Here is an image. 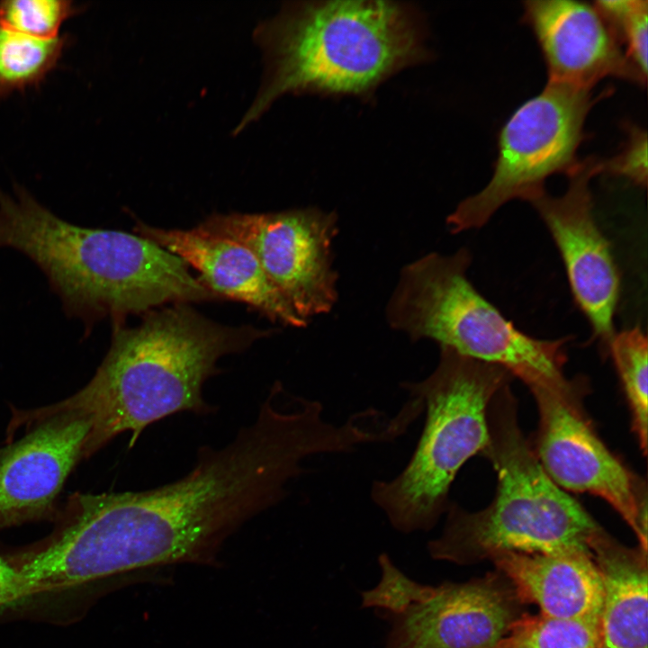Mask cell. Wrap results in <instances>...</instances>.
<instances>
[{
    "label": "cell",
    "mask_w": 648,
    "mask_h": 648,
    "mask_svg": "<svg viewBox=\"0 0 648 648\" xmlns=\"http://www.w3.org/2000/svg\"><path fill=\"white\" fill-rule=\"evenodd\" d=\"M599 96L592 90L549 83L521 104L498 135L493 173L486 186L446 218L452 233L479 229L509 201L531 202L552 175L575 167L586 118Z\"/></svg>",
    "instance_id": "7"
},
{
    "label": "cell",
    "mask_w": 648,
    "mask_h": 648,
    "mask_svg": "<svg viewBox=\"0 0 648 648\" xmlns=\"http://www.w3.org/2000/svg\"><path fill=\"white\" fill-rule=\"evenodd\" d=\"M523 20L539 45L549 83L592 90L601 79L616 77L645 85L647 77L630 62L595 4L572 0L526 1Z\"/></svg>",
    "instance_id": "13"
},
{
    "label": "cell",
    "mask_w": 648,
    "mask_h": 648,
    "mask_svg": "<svg viewBox=\"0 0 648 648\" xmlns=\"http://www.w3.org/2000/svg\"><path fill=\"white\" fill-rule=\"evenodd\" d=\"M602 173L601 159L579 160L561 196L543 193L530 203L546 225L563 261L575 302L588 319L601 353L608 356L620 293L610 244L593 212L590 183Z\"/></svg>",
    "instance_id": "11"
},
{
    "label": "cell",
    "mask_w": 648,
    "mask_h": 648,
    "mask_svg": "<svg viewBox=\"0 0 648 648\" xmlns=\"http://www.w3.org/2000/svg\"><path fill=\"white\" fill-rule=\"evenodd\" d=\"M67 37L39 39L0 24V96L38 86L55 68Z\"/></svg>",
    "instance_id": "17"
},
{
    "label": "cell",
    "mask_w": 648,
    "mask_h": 648,
    "mask_svg": "<svg viewBox=\"0 0 648 648\" xmlns=\"http://www.w3.org/2000/svg\"><path fill=\"white\" fill-rule=\"evenodd\" d=\"M616 369L631 413L632 430L643 452L647 453V356L646 335L638 327L616 333L608 356Z\"/></svg>",
    "instance_id": "18"
},
{
    "label": "cell",
    "mask_w": 648,
    "mask_h": 648,
    "mask_svg": "<svg viewBox=\"0 0 648 648\" xmlns=\"http://www.w3.org/2000/svg\"><path fill=\"white\" fill-rule=\"evenodd\" d=\"M23 590L22 580L14 566L0 555V609L22 604Z\"/></svg>",
    "instance_id": "23"
},
{
    "label": "cell",
    "mask_w": 648,
    "mask_h": 648,
    "mask_svg": "<svg viewBox=\"0 0 648 648\" xmlns=\"http://www.w3.org/2000/svg\"><path fill=\"white\" fill-rule=\"evenodd\" d=\"M462 248L429 253L402 267L386 306L389 326L412 341L428 338L464 356L498 365L530 391L572 393L588 383L564 373L570 337L540 339L514 324L471 284Z\"/></svg>",
    "instance_id": "5"
},
{
    "label": "cell",
    "mask_w": 648,
    "mask_h": 648,
    "mask_svg": "<svg viewBox=\"0 0 648 648\" xmlns=\"http://www.w3.org/2000/svg\"><path fill=\"white\" fill-rule=\"evenodd\" d=\"M271 331L219 324L186 303L148 312L134 328L114 326L93 378L61 402L91 422L85 457L126 432L132 446L147 427L171 415L214 411L202 389L218 361Z\"/></svg>",
    "instance_id": "3"
},
{
    "label": "cell",
    "mask_w": 648,
    "mask_h": 648,
    "mask_svg": "<svg viewBox=\"0 0 648 648\" xmlns=\"http://www.w3.org/2000/svg\"><path fill=\"white\" fill-rule=\"evenodd\" d=\"M627 140L620 151L608 159H601L602 173L625 177L643 187L647 184V134L634 125H626Z\"/></svg>",
    "instance_id": "22"
},
{
    "label": "cell",
    "mask_w": 648,
    "mask_h": 648,
    "mask_svg": "<svg viewBox=\"0 0 648 648\" xmlns=\"http://www.w3.org/2000/svg\"><path fill=\"white\" fill-rule=\"evenodd\" d=\"M487 421L482 454L497 475L494 498L479 511L450 502L441 535L428 544L430 556L467 565L505 552L590 551L598 524L544 471L520 428L509 383L492 397Z\"/></svg>",
    "instance_id": "4"
},
{
    "label": "cell",
    "mask_w": 648,
    "mask_h": 648,
    "mask_svg": "<svg viewBox=\"0 0 648 648\" xmlns=\"http://www.w3.org/2000/svg\"><path fill=\"white\" fill-rule=\"evenodd\" d=\"M494 648H600L599 626L524 614Z\"/></svg>",
    "instance_id": "19"
},
{
    "label": "cell",
    "mask_w": 648,
    "mask_h": 648,
    "mask_svg": "<svg viewBox=\"0 0 648 648\" xmlns=\"http://www.w3.org/2000/svg\"><path fill=\"white\" fill-rule=\"evenodd\" d=\"M265 72L235 134L285 94L368 96L400 70L431 57L422 15L391 1L286 3L253 32Z\"/></svg>",
    "instance_id": "1"
},
{
    "label": "cell",
    "mask_w": 648,
    "mask_h": 648,
    "mask_svg": "<svg viewBox=\"0 0 648 648\" xmlns=\"http://www.w3.org/2000/svg\"><path fill=\"white\" fill-rule=\"evenodd\" d=\"M512 379L502 367L440 346L438 364L428 377L401 382L410 396L422 402L423 430L401 472L374 481L370 490L374 504L394 529L429 531L446 514L458 471L488 444L490 402Z\"/></svg>",
    "instance_id": "6"
},
{
    "label": "cell",
    "mask_w": 648,
    "mask_h": 648,
    "mask_svg": "<svg viewBox=\"0 0 648 648\" xmlns=\"http://www.w3.org/2000/svg\"><path fill=\"white\" fill-rule=\"evenodd\" d=\"M594 4L611 25L630 62L647 77L648 2L612 0Z\"/></svg>",
    "instance_id": "21"
},
{
    "label": "cell",
    "mask_w": 648,
    "mask_h": 648,
    "mask_svg": "<svg viewBox=\"0 0 648 648\" xmlns=\"http://www.w3.org/2000/svg\"><path fill=\"white\" fill-rule=\"evenodd\" d=\"M134 232L183 260L214 295L242 302L274 322L304 328L302 319L241 244L192 230L161 229L138 221Z\"/></svg>",
    "instance_id": "14"
},
{
    "label": "cell",
    "mask_w": 648,
    "mask_h": 648,
    "mask_svg": "<svg viewBox=\"0 0 648 648\" xmlns=\"http://www.w3.org/2000/svg\"><path fill=\"white\" fill-rule=\"evenodd\" d=\"M382 579L363 592V605L392 619L386 648H494L524 615L526 603L500 572L464 583H418L388 555Z\"/></svg>",
    "instance_id": "8"
},
{
    "label": "cell",
    "mask_w": 648,
    "mask_h": 648,
    "mask_svg": "<svg viewBox=\"0 0 648 648\" xmlns=\"http://www.w3.org/2000/svg\"><path fill=\"white\" fill-rule=\"evenodd\" d=\"M78 12L68 0H5L0 2V24L31 37L54 39L63 22Z\"/></svg>",
    "instance_id": "20"
},
{
    "label": "cell",
    "mask_w": 648,
    "mask_h": 648,
    "mask_svg": "<svg viewBox=\"0 0 648 648\" xmlns=\"http://www.w3.org/2000/svg\"><path fill=\"white\" fill-rule=\"evenodd\" d=\"M588 547L602 584L600 648H647V550L623 544L599 525Z\"/></svg>",
    "instance_id": "16"
},
{
    "label": "cell",
    "mask_w": 648,
    "mask_h": 648,
    "mask_svg": "<svg viewBox=\"0 0 648 648\" xmlns=\"http://www.w3.org/2000/svg\"><path fill=\"white\" fill-rule=\"evenodd\" d=\"M338 215L317 208L268 213H216L195 229L247 248L293 310L305 320L338 301L332 242Z\"/></svg>",
    "instance_id": "9"
},
{
    "label": "cell",
    "mask_w": 648,
    "mask_h": 648,
    "mask_svg": "<svg viewBox=\"0 0 648 648\" xmlns=\"http://www.w3.org/2000/svg\"><path fill=\"white\" fill-rule=\"evenodd\" d=\"M23 436L0 451V532L50 518L67 478L85 458L89 418L61 403L14 418Z\"/></svg>",
    "instance_id": "12"
},
{
    "label": "cell",
    "mask_w": 648,
    "mask_h": 648,
    "mask_svg": "<svg viewBox=\"0 0 648 648\" xmlns=\"http://www.w3.org/2000/svg\"><path fill=\"white\" fill-rule=\"evenodd\" d=\"M580 391H532L539 423L533 448L548 477L562 490L606 500L647 550V484L618 459L596 433Z\"/></svg>",
    "instance_id": "10"
},
{
    "label": "cell",
    "mask_w": 648,
    "mask_h": 648,
    "mask_svg": "<svg viewBox=\"0 0 648 648\" xmlns=\"http://www.w3.org/2000/svg\"><path fill=\"white\" fill-rule=\"evenodd\" d=\"M490 561L540 614L599 626L602 584L590 551L505 552Z\"/></svg>",
    "instance_id": "15"
},
{
    "label": "cell",
    "mask_w": 648,
    "mask_h": 648,
    "mask_svg": "<svg viewBox=\"0 0 648 648\" xmlns=\"http://www.w3.org/2000/svg\"><path fill=\"white\" fill-rule=\"evenodd\" d=\"M28 256L45 274L66 313L90 328L113 327L129 314L167 302L215 295L186 264L154 242L116 230L79 226L38 202L25 188H0V248Z\"/></svg>",
    "instance_id": "2"
}]
</instances>
